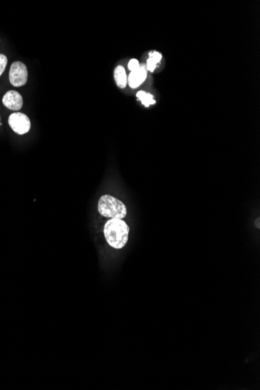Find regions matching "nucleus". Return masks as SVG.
I'll return each mask as SVG.
<instances>
[{"label":"nucleus","mask_w":260,"mask_h":390,"mask_svg":"<svg viewBox=\"0 0 260 390\" xmlns=\"http://www.w3.org/2000/svg\"><path fill=\"white\" fill-rule=\"evenodd\" d=\"M129 225L122 219H110L105 223L103 232L105 240L111 247L122 249L129 241Z\"/></svg>","instance_id":"obj_1"},{"label":"nucleus","mask_w":260,"mask_h":390,"mask_svg":"<svg viewBox=\"0 0 260 390\" xmlns=\"http://www.w3.org/2000/svg\"><path fill=\"white\" fill-rule=\"evenodd\" d=\"M98 211L100 215L110 219H124L127 208L123 202L110 195H104L99 199Z\"/></svg>","instance_id":"obj_2"},{"label":"nucleus","mask_w":260,"mask_h":390,"mask_svg":"<svg viewBox=\"0 0 260 390\" xmlns=\"http://www.w3.org/2000/svg\"><path fill=\"white\" fill-rule=\"evenodd\" d=\"M9 77L11 84L14 87H19L25 85L28 77L26 65L22 62H14L11 66Z\"/></svg>","instance_id":"obj_3"},{"label":"nucleus","mask_w":260,"mask_h":390,"mask_svg":"<svg viewBox=\"0 0 260 390\" xmlns=\"http://www.w3.org/2000/svg\"><path fill=\"white\" fill-rule=\"evenodd\" d=\"M10 126L14 132L19 135H23L29 132L31 129V121L25 114L16 112L12 114L8 119Z\"/></svg>","instance_id":"obj_4"},{"label":"nucleus","mask_w":260,"mask_h":390,"mask_svg":"<svg viewBox=\"0 0 260 390\" xmlns=\"http://www.w3.org/2000/svg\"><path fill=\"white\" fill-rule=\"evenodd\" d=\"M23 98L18 91H8L3 98L4 106L13 111H19L23 106Z\"/></svg>","instance_id":"obj_5"},{"label":"nucleus","mask_w":260,"mask_h":390,"mask_svg":"<svg viewBox=\"0 0 260 390\" xmlns=\"http://www.w3.org/2000/svg\"><path fill=\"white\" fill-rule=\"evenodd\" d=\"M147 79V67L144 65H140L138 70L132 71L128 77V83L132 88L140 87Z\"/></svg>","instance_id":"obj_6"},{"label":"nucleus","mask_w":260,"mask_h":390,"mask_svg":"<svg viewBox=\"0 0 260 390\" xmlns=\"http://www.w3.org/2000/svg\"><path fill=\"white\" fill-rule=\"evenodd\" d=\"M114 77H115V83L118 87L120 88H125L127 84L128 80L126 76V70L124 67L122 66H118L115 69L114 71Z\"/></svg>","instance_id":"obj_7"},{"label":"nucleus","mask_w":260,"mask_h":390,"mask_svg":"<svg viewBox=\"0 0 260 390\" xmlns=\"http://www.w3.org/2000/svg\"><path fill=\"white\" fill-rule=\"evenodd\" d=\"M136 97L141 101L142 104L145 107H149L150 105H154L156 103L155 100L154 99L152 94H147L144 91H139L136 94Z\"/></svg>","instance_id":"obj_8"},{"label":"nucleus","mask_w":260,"mask_h":390,"mask_svg":"<svg viewBox=\"0 0 260 390\" xmlns=\"http://www.w3.org/2000/svg\"><path fill=\"white\" fill-rule=\"evenodd\" d=\"M7 63H8V60H7V56L4 54H0V77L2 76L3 73L7 68Z\"/></svg>","instance_id":"obj_9"},{"label":"nucleus","mask_w":260,"mask_h":390,"mask_svg":"<svg viewBox=\"0 0 260 390\" xmlns=\"http://www.w3.org/2000/svg\"><path fill=\"white\" fill-rule=\"evenodd\" d=\"M140 65L138 60H135V59L130 60V61L129 62V64H128V68H129V70L131 72L138 70V69L140 68Z\"/></svg>","instance_id":"obj_10"},{"label":"nucleus","mask_w":260,"mask_h":390,"mask_svg":"<svg viewBox=\"0 0 260 390\" xmlns=\"http://www.w3.org/2000/svg\"><path fill=\"white\" fill-rule=\"evenodd\" d=\"M157 63L151 58H149L147 62V70L150 72H154Z\"/></svg>","instance_id":"obj_11"},{"label":"nucleus","mask_w":260,"mask_h":390,"mask_svg":"<svg viewBox=\"0 0 260 390\" xmlns=\"http://www.w3.org/2000/svg\"><path fill=\"white\" fill-rule=\"evenodd\" d=\"M150 58L153 59L156 63H158L162 59V56L157 52H152V53H150Z\"/></svg>","instance_id":"obj_12"},{"label":"nucleus","mask_w":260,"mask_h":390,"mask_svg":"<svg viewBox=\"0 0 260 390\" xmlns=\"http://www.w3.org/2000/svg\"><path fill=\"white\" fill-rule=\"evenodd\" d=\"M256 224H257V228H260L259 218H258V219L256 220Z\"/></svg>","instance_id":"obj_13"},{"label":"nucleus","mask_w":260,"mask_h":390,"mask_svg":"<svg viewBox=\"0 0 260 390\" xmlns=\"http://www.w3.org/2000/svg\"><path fill=\"white\" fill-rule=\"evenodd\" d=\"M0 120H1V119H0Z\"/></svg>","instance_id":"obj_14"}]
</instances>
